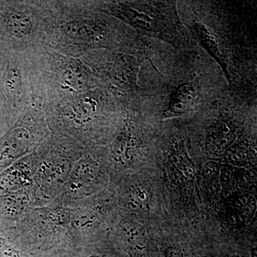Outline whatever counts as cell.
Returning <instances> with one entry per match:
<instances>
[{"label": "cell", "instance_id": "1", "mask_svg": "<svg viewBox=\"0 0 257 257\" xmlns=\"http://www.w3.org/2000/svg\"><path fill=\"white\" fill-rule=\"evenodd\" d=\"M197 89L192 83L179 85L171 96L170 102L165 111L166 116H179L192 110L197 104Z\"/></svg>", "mask_w": 257, "mask_h": 257}, {"label": "cell", "instance_id": "2", "mask_svg": "<svg viewBox=\"0 0 257 257\" xmlns=\"http://www.w3.org/2000/svg\"><path fill=\"white\" fill-rule=\"evenodd\" d=\"M169 169L175 183L191 182L194 177V167L183 146L176 144L169 157Z\"/></svg>", "mask_w": 257, "mask_h": 257}, {"label": "cell", "instance_id": "3", "mask_svg": "<svg viewBox=\"0 0 257 257\" xmlns=\"http://www.w3.org/2000/svg\"><path fill=\"white\" fill-rule=\"evenodd\" d=\"M236 135L231 125L220 122L208 136L206 150L213 156H223L225 151L236 140Z\"/></svg>", "mask_w": 257, "mask_h": 257}, {"label": "cell", "instance_id": "4", "mask_svg": "<svg viewBox=\"0 0 257 257\" xmlns=\"http://www.w3.org/2000/svg\"><path fill=\"white\" fill-rule=\"evenodd\" d=\"M140 64L133 56H124L117 61L114 67V76L116 80L126 85H134L138 79Z\"/></svg>", "mask_w": 257, "mask_h": 257}, {"label": "cell", "instance_id": "5", "mask_svg": "<svg viewBox=\"0 0 257 257\" xmlns=\"http://www.w3.org/2000/svg\"><path fill=\"white\" fill-rule=\"evenodd\" d=\"M3 24L10 35L23 37L30 35L32 30V22L29 15L20 12H13L3 17Z\"/></svg>", "mask_w": 257, "mask_h": 257}, {"label": "cell", "instance_id": "6", "mask_svg": "<svg viewBox=\"0 0 257 257\" xmlns=\"http://www.w3.org/2000/svg\"><path fill=\"white\" fill-rule=\"evenodd\" d=\"M247 175L244 169L226 164L221 167L219 182L226 190L243 187L248 183Z\"/></svg>", "mask_w": 257, "mask_h": 257}, {"label": "cell", "instance_id": "7", "mask_svg": "<svg viewBox=\"0 0 257 257\" xmlns=\"http://www.w3.org/2000/svg\"><path fill=\"white\" fill-rule=\"evenodd\" d=\"M231 204V211L241 222L249 220L256 211V199L249 194L236 197Z\"/></svg>", "mask_w": 257, "mask_h": 257}, {"label": "cell", "instance_id": "8", "mask_svg": "<svg viewBox=\"0 0 257 257\" xmlns=\"http://www.w3.org/2000/svg\"><path fill=\"white\" fill-rule=\"evenodd\" d=\"M125 14L130 23L136 28L147 32L156 31L157 30L156 18L150 10L140 11L133 8H127L125 11Z\"/></svg>", "mask_w": 257, "mask_h": 257}, {"label": "cell", "instance_id": "9", "mask_svg": "<svg viewBox=\"0 0 257 257\" xmlns=\"http://www.w3.org/2000/svg\"><path fill=\"white\" fill-rule=\"evenodd\" d=\"M121 231L130 244L139 250L145 247L147 241L146 230L143 226L135 221H128L121 226Z\"/></svg>", "mask_w": 257, "mask_h": 257}, {"label": "cell", "instance_id": "10", "mask_svg": "<svg viewBox=\"0 0 257 257\" xmlns=\"http://www.w3.org/2000/svg\"><path fill=\"white\" fill-rule=\"evenodd\" d=\"M224 162L227 165L234 167H242L247 165L249 161V155L247 149L242 144L234 142L225 151L224 155Z\"/></svg>", "mask_w": 257, "mask_h": 257}, {"label": "cell", "instance_id": "11", "mask_svg": "<svg viewBox=\"0 0 257 257\" xmlns=\"http://www.w3.org/2000/svg\"><path fill=\"white\" fill-rule=\"evenodd\" d=\"M196 30L199 40L204 48L207 50L213 57H215L216 60H221V52L214 35L202 24H197Z\"/></svg>", "mask_w": 257, "mask_h": 257}, {"label": "cell", "instance_id": "12", "mask_svg": "<svg viewBox=\"0 0 257 257\" xmlns=\"http://www.w3.org/2000/svg\"><path fill=\"white\" fill-rule=\"evenodd\" d=\"M66 32L69 36L79 40H87L99 36L101 29L97 28L96 25L75 23L69 24Z\"/></svg>", "mask_w": 257, "mask_h": 257}, {"label": "cell", "instance_id": "13", "mask_svg": "<svg viewBox=\"0 0 257 257\" xmlns=\"http://www.w3.org/2000/svg\"><path fill=\"white\" fill-rule=\"evenodd\" d=\"M221 166L217 162L210 161L203 166L202 175L207 187L214 186L216 187L219 182Z\"/></svg>", "mask_w": 257, "mask_h": 257}, {"label": "cell", "instance_id": "14", "mask_svg": "<svg viewBox=\"0 0 257 257\" xmlns=\"http://www.w3.org/2000/svg\"><path fill=\"white\" fill-rule=\"evenodd\" d=\"M130 205L134 210L146 211L148 207L149 193L144 187H137L130 196Z\"/></svg>", "mask_w": 257, "mask_h": 257}, {"label": "cell", "instance_id": "15", "mask_svg": "<svg viewBox=\"0 0 257 257\" xmlns=\"http://www.w3.org/2000/svg\"><path fill=\"white\" fill-rule=\"evenodd\" d=\"M18 71L14 68L8 69L5 78V85L7 90L15 96L22 94L21 77L18 74Z\"/></svg>", "mask_w": 257, "mask_h": 257}, {"label": "cell", "instance_id": "16", "mask_svg": "<svg viewBox=\"0 0 257 257\" xmlns=\"http://www.w3.org/2000/svg\"><path fill=\"white\" fill-rule=\"evenodd\" d=\"M0 257H23L21 253L14 248L0 241Z\"/></svg>", "mask_w": 257, "mask_h": 257}, {"label": "cell", "instance_id": "17", "mask_svg": "<svg viewBox=\"0 0 257 257\" xmlns=\"http://www.w3.org/2000/svg\"><path fill=\"white\" fill-rule=\"evenodd\" d=\"M165 257H183L182 250L177 246H171L165 251Z\"/></svg>", "mask_w": 257, "mask_h": 257}, {"label": "cell", "instance_id": "18", "mask_svg": "<svg viewBox=\"0 0 257 257\" xmlns=\"http://www.w3.org/2000/svg\"><path fill=\"white\" fill-rule=\"evenodd\" d=\"M90 257H100V256H90Z\"/></svg>", "mask_w": 257, "mask_h": 257}]
</instances>
